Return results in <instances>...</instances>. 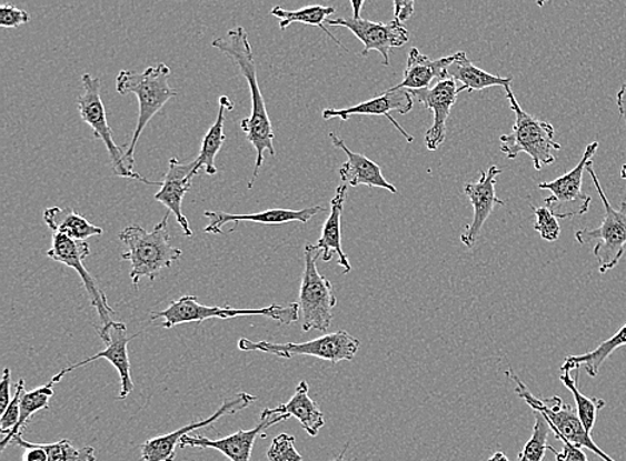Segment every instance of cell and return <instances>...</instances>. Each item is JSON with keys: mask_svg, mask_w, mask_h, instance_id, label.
Segmentation results:
<instances>
[{"mask_svg": "<svg viewBox=\"0 0 626 461\" xmlns=\"http://www.w3.org/2000/svg\"><path fill=\"white\" fill-rule=\"evenodd\" d=\"M348 450H349V444H346L341 453H339V455L336 459H332L331 461H346V452H348Z\"/></svg>", "mask_w": 626, "mask_h": 461, "instance_id": "obj_46", "label": "cell"}, {"mask_svg": "<svg viewBox=\"0 0 626 461\" xmlns=\"http://www.w3.org/2000/svg\"><path fill=\"white\" fill-rule=\"evenodd\" d=\"M11 445H21L26 449L23 461H49L48 453H46L41 444L30 443L22 437L16 438Z\"/></svg>", "mask_w": 626, "mask_h": 461, "instance_id": "obj_39", "label": "cell"}, {"mask_svg": "<svg viewBox=\"0 0 626 461\" xmlns=\"http://www.w3.org/2000/svg\"><path fill=\"white\" fill-rule=\"evenodd\" d=\"M82 86L83 93L78 98L79 116L95 131V137L101 139L105 143L116 176L137 179L145 184L161 186V183L149 182L148 179L139 176L138 172L130 170L128 163H126L125 153L121 147L115 142V137H112V131L108 123V113H106L101 97V79L92 77L91 73H85Z\"/></svg>", "mask_w": 626, "mask_h": 461, "instance_id": "obj_10", "label": "cell"}, {"mask_svg": "<svg viewBox=\"0 0 626 461\" xmlns=\"http://www.w3.org/2000/svg\"><path fill=\"white\" fill-rule=\"evenodd\" d=\"M265 415H289L296 418L301 423L302 429L309 437L316 438L319 430L325 425V417L319 405L309 397V384L306 380L299 382L295 395L288 403L276 407V409H265Z\"/></svg>", "mask_w": 626, "mask_h": 461, "instance_id": "obj_25", "label": "cell"}, {"mask_svg": "<svg viewBox=\"0 0 626 461\" xmlns=\"http://www.w3.org/2000/svg\"><path fill=\"white\" fill-rule=\"evenodd\" d=\"M126 330L128 329H126L123 323H117L111 330V342L106 345L105 350L97 352L96 355L82 360V362L71 364L68 369L57 373L56 377H52V382L57 384L61 382L68 373L82 369V367L96 362L98 359H105L115 367L119 373V378H121V393H119L118 398L121 400L128 398L132 390H135V383H132L131 379L128 345L132 339L138 337V333L129 337L128 333H126Z\"/></svg>", "mask_w": 626, "mask_h": 461, "instance_id": "obj_19", "label": "cell"}, {"mask_svg": "<svg viewBox=\"0 0 626 461\" xmlns=\"http://www.w3.org/2000/svg\"><path fill=\"white\" fill-rule=\"evenodd\" d=\"M257 400L256 397L250 395V393L239 392L237 395L228 402H223L219 409L212 413L208 419L201 420V422L190 423L189 425L182 427L176 432L168 433V435L158 437L148 440L141 447L142 461H175L177 458V447L181 444V440L189 435L190 432L205 429L215 424L218 419L226 415H235L239 411L248 409Z\"/></svg>", "mask_w": 626, "mask_h": 461, "instance_id": "obj_13", "label": "cell"}, {"mask_svg": "<svg viewBox=\"0 0 626 461\" xmlns=\"http://www.w3.org/2000/svg\"><path fill=\"white\" fill-rule=\"evenodd\" d=\"M171 69L168 64L158 63L148 67L143 72L122 70L117 77V91L119 96L135 93L138 98L139 116L135 132L128 151L125 152L126 163L135 171V152L139 138H141L146 126L161 111L166 103L178 96V92L169 84Z\"/></svg>", "mask_w": 626, "mask_h": 461, "instance_id": "obj_3", "label": "cell"}, {"mask_svg": "<svg viewBox=\"0 0 626 461\" xmlns=\"http://www.w3.org/2000/svg\"><path fill=\"white\" fill-rule=\"evenodd\" d=\"M503 170L497 166H490L488 172H479V179L475 183L465 186V196L468 197L473 206L471 223L466 226L461 235V242L468 249L475 247L484 229L486 220L491 216L495 207L505 206L504 200L496 196L497 177L501 176Z\"/></svg>", "mask_w": 626, "mask_h": 461, "instance_id": "obj_15", "label": "cell"}, {"mask_svg": "<svg viewBox=\"0 0 626 461\" xmlns=\"http://www.w3.org/2000/svg\"><path fill=\"white\" fill-rule=\"evenodd\" d=\"M41 447L48 453L49 461H97L95 447L77 449L68 439Z\"/></svg>", "mask_w": 626, "mask_h": 461, "instance_id": "obj_34", "label": "cell"}, {"mask_svg": "<svg viewBox=\"0 0 626 461\" xmlns=\"http://www.w3.org/2000/svg\"><path fill=\"white\" fill-rule=\"evenodd\" d=\"M24 391V379H19L16 395L12 398L8 410L2 413V419H0V432H2L4 437H8L10 432L14 431L19 422V417H21V399Z\"/></svg>", "mask_w": 626, "mask_h": 461, "instance_id": "obj_37", "label": "cell"}, {"mask_svg": "<svg viewBox=\"0 0 626 461\" xmlns=\"http://www.w3.org/2000/svg\"><path fill=\"white\" fill-rule=\"evenodd\" d=\"M488 461H509V459L506 458L504 452H496Z\"/></svg>", "mask_w": 626, "mask_h": 461, "instance_id": "obj_45", "label": "cell"}, {"mask_svg": "<svg viewBox=\"0 0 626 461\" xmlns=\"http://www.w3.org/2000/svg\"><path fill=\"white\" fill-rule=\"evenodd\" d=\"M348 184H339L335 198L331 199L330 213L322 227L321 237L318 243L312 245V250L322 255L324 262H330L332 253H337L338 263L342 267L345 273L351 271L348 257L342 250V231L341 219L346 197H348Z\"/></svg>", "mask_w": 626, "mask_h": 461, "instance_id": "obj_23", "label": "cell"}, {"mask_svg": "<svg viewBox=\"0 0 626 461\" xmlns=\"http://www.w3.org/2000/svg\"><path fill=\"white\" fill-rule=\"evenodd\" d=\"M329 138L332 146L341 149L346 157H348V162L344 163L341 169H339V177H341L342 183L350 187L364 184L370 187V189H384L391 193H397L396 186L389 183L384 177L381 167L372 162L368 157L352 152L336 133H329Z\"/></svg>", "mask_w": 626, "mask_h": 461, "instance_id": "obj_22", "label": "cell"}, {"mask_svg": "<svg viewBox=\"0 0 626 461\" xmlns=\"http://www.w3.org/2000/svg\"><path fill=\"white\" fill-rule=\"evenodd\" d=\"M46 255L54 260V262L70 267V269L78 273L79 278L82 279L86 291H88L91 305L95 307L99 319H101L102 325H109L115 322L112 317L116 315V311L111 309L108 297L99 289L96 280L92 279L83 264V259L90 255L88 240H74L62 235V233L52 232L51 249L46 252Z\"/></svg>", "mask_w": 626, "mask_h": 461, "instance_id": "obj_11", "label": "cell"}, {"mask_svg": "<svg viewBox=\"0 0 626 461\" xmlns=\"http://www.w3.org/2000/svg\"><path fill=\"white\" fill-rule=\"evenodd\" d=\"M30 13L18 9L14 4H3L0 7V27L2 29H17L30 22Z\"/></svg>", "mask_w": 626, "mask_h": 461, "instance_id": "obj_38", "label": "cell"}, {"mask_svg": "<svg viewBox=\"0 0 626 461\" xmlns=\"http://www.w3.org/2000/svg\"><path fill=\"white\" fill-rule=\"evenodd\" d=\"M326 24L341 26L350 30L364 44L362 56L366 57L376 50L381 53L385 66L390 63V50L403 47L409 40L408 30L396 19L389 23H379L355 17L336 18L326 20Z\"/></svg>", "mask_w": 626, "mask_h": 461, "instance_id": "obj_12", "label": "cell"}, {"mask_svg": "<svg viewBox=\"0 0 626 461\" xmlns=\"http://www.w3.org/2000/svg\"><path fill=\"white\" fill-rule=\"evenodd\" d=\"M409 92L426 109L435 113V122L425 133V144L429 151H436L445 142L446 132H448L446 123H448L451 107L457 102L458 93L463 92L461 86L458 87L456 80L449 77L438 80L429 89Z\"/></svg>", "mask_w": 626, "mask_h": 461, "instance_id": "obj_14", "label": "cell"}, {"mask_svg": "<svg viewBox=\"0 0 626 461\" xmlns=\"http://www.w3.org/2000/svg\"><path fill=\"white\" fill-rule=\"evenodd\" d=\"M351 9H352V17L361 18V11L365 3V0H350Z\"/></svg>", "mask_w": 626, "mask_h": 461, "instance_id": "obj_44", "label": "cell"}, {"mask_svg": "<svg viewBox=\"0 0 626 461\" xmlns=\"http://www.w3.org/2000/svg\"><path fill=\"white\" fill-rule=\"evenodd\" d=\"M626 345V324L618 330L615 335L605 340L595 350L584 353V355L568 357L562 365V371L584 370L590 378L598 375L599 369L608 360L613 352Z\"/></svg>", "mask_w": 626, "mask_h": 461, "instance_id": "obj_29", "label": "cell"}, {"mask_svg": "<svg viewBox=\"0 0 626 461\" xmlns=\"http://www.w3.org/2000/svg\"><path fill=\"white\" fill-rule=\"evenodd\" d=\"M215 49L225 53L232 62L238 66L246 82H248L251 97V113L241 122V129L257 152L255 172H252L248 189L252 186L261 171L265 160V152H269L271 157H276L275 149V131H272L271 120L268 109H266L265 99L259 89L257 78V66L255 52H252L249 42V33L244 27L238 26L226 33L225 38L212 40Z\"/></svg>", "mask_w": 626, "mask_h": 461, "instance_id": "obj_1", "label": "cell"}, {"mask_svg": "<svg viewBox=\"0 0 626 461\" xmlns=\"http://www.w3.org/2000/svg\"><path fill=\"white\" fill-rule=\"evenodd\" d=\"M195 176V162L181 163L177 158L169 160V170L166 172L161 189L156 193L157 202L168 207V210L176 217L177 223L186 237H192L189 220L183 216L182 202L186 193L191 189V180Z\"/></svg>", "mask_w": 626, "mask_h": 461, "instance_id": "obj_20", "label": "cell"}, {"mask_svg": "<svg viewBox=\"0 0 626 461\" xmlns=\"http://www.w3.org/2000/svg\"><path fill=\"white\" fill-rule=\"evenodd\" d=\"M448 76L461 83L463 91H483L489 87H508L511 84V78H501L491 76V73L478 69L473 64L465 51L456 52L455 62L449 66Z\"/></svg>", "mask_w": 626, "mask_h": 461, "instance_id": "obj_28", "label": "cell"}, {"mask_svg": "<svg viewBox=\"0 0 626 461\" xmlns=\"http://www.w3.org/2000/svg\"><path fill=\"white\" fill-rule=\"evenodd\" d=\"M395 3V18L398 22H405L415 13L416 0H393Z\"/></svg>", "mask_w": 626, "mask_h": 461, "instance_id": "obj_41", "label": "cell"}, {"mask_svg": "<svg viewBox=\"0 0 626 461\" xmlns=\"http://www.w3.org/2000/svg\"><path fill=\"white\" fill-rule=\"evenodd\" d=\"M533 415H535V427H533L531 438L519 452L518 461H543L546 451L550 449L548 438L552 430L548 422L539 411H533Z\"/></svg>", "mask_w": 626, "mask_h": 461, "instance_id": "obj_33", "label": "cell"}, {"mask_svg": "<svg viewBox=\"0 0 626 461\" xmlns=\"http://www.w3.org/2000/svg\"><path fill=\"white\" fill-rule=\"evenodd\" d=\"M336 7H324L318 4L306 6L304 9L296 11L285 10L281 6H276L275 9L271 10V16L279 20V29L282 31L288 29V27L292 23L316 26L318 29L324 30L326 36H328L331 40H335L342 50L348 51L346 50V47L325 27L326 20L330 19L332 13H336Z\"/></svg>", "mask_w": 626, "mask_h": 461, "instance_id": "obj_30", "label": "cell"}, {"mask_svg": "<svg viewBox=\"0 0 626 461\" xmlns=\"http://www.w3.org/2000/svg\"><path fill=\"white\" fill-rule=\"evenodd\" d=\"M10 385H11V371L9 369H4L3 377H2V384H0V413H3L8 410V407L11 403V395H10Z\"/></svg>", "mask_w": 626, "mask_h": 461, "instance_id": "obj_42", "label": "cell"}, {"mask_svg": "<svg viewBox=\"0 0 626 461\" xmlns=\"http://www.w3.org/2000/svg\"><path fill=\"white\" fill-rule=\"evenodd\" d=\"M44 223L52 232L62 233L74 240H88L91 237L102 235L101 227L91 224L81 213L66 207H51L43 213Z\"/></svg>", "mask_w": 626, "mask_h": 461, "instance_id": "obj_27", "label": "cell"}, {"mask_svg": "<svg viewBox=\"0 0 626 461\" xmlns=\"http://www.w3.org/2000/svg\"><path fill=\"white\" fill-rule=\"evenodd\" d=\"M559 380H562L566 389L572 392L573 398H575L576 410L586 432L592 433L593 427L596 424L597 413L606 405L605 400L585 397L584 393L578 390V371L576 378H572L570 371H563Z\"/></svg>", "mask_w": 626, "mask_h": 461, "instance_id": "obj_32", "label": "cell"}, {"mask_svg": "<svg viewBox=\"0 0 626 461\" xmlns=\"http://www.w3.org/2000/svg\"><path fill=\"white\" fill-rule=\"evenodd\" d=\"M288 419H290L289 415L269 417L261 413V423H259L256 429L249 431L241 430L232 433L230 437L217 440L198 435L191 437L189 433V435H186L181 440L179 447H181V449H185V447H195V449L216 450L231 461H250L256 439L259 435L266 438L265 432L268 431L270 427L286 422Z\"/></svg>", "mask_w": 626, "mask_h": 461, "instance_id": "obj_17", "label": "cell"}, {"mask_svg": "<svg viewBox=\"0 0 626 461\" xmlns=\"http://www.w3.org/2000/svg\"><path fill=\"white\" fill-rule=\"evenodd\" d=\"M586 171H588L598 196L602 198L605 216L602 226L597 227V229L578 230L576 232V240L583 245L597 242L595 249H593V255L597 259L599 272L606 273L615 269L624 257L626 245V200L622 202L619 209H615L609 203L608 198H606L597 173L593 169V160H589L588 164H586Z\"/></svg>", "mask_w": 626, "mask_h": 461, "instance_id": "obj_6", "label": "cell"}, {"mask_svg": "<svg viewBox=\"0 0 626 461\" xmlns=\"http://www.w3.org/2000/svg\"><path fill=\"white\" fill-rule=\"evenodd\" d=\"M319 257L321 255L312 250L311 244H306L305 270L298 300L304 332L312 330L328 332L332 322V310L337 305V298L329 279L317 269Z\"/></svg>", "mask_w": 626, "mask_h": 461, "instance_id": "obj_8", "label": "cell"}, {"mask_svg": "<svg viewBox=\"0 0 626 461\" xmlns=\"http://www.w3.org/2000/svg\"><path fill=\"white\" fill-rule=\"evenodd\" d=\"M238 349L246 352L258 351L270 353L278 358L291 359L292 357H312L317 359L328 360L332 364L348 360L351 362L356 358L361 342L349 332L337 331L328 333L321 338L310 340L305 343H270V342H251V340L242 338L238 340Z\"/></svg>", "mask_w": 626, "mask_h": 461, "instance_id": "obj_9", "label": "cell"}, {"mask_svg": "<svg viewBox=\"0 0 626 461\" xmlns=\"http://www.w3.org/2000/svg\"><path fill=\"white\" fill-rule=\"evenodd\" d=\"M622 178L626 180V164L623 166Z\"/></svg>", "mask_w": 626, "mask_h": 461, "instance_id": "obj_48", "label": "cell"}, {"mask_svg": "<svg viewBox=\"0 0 626 461\" xmlns=\"http://www.w3.org/2000/svg\"><path fill=\"white\" fill-rule=\"evenodd\" d=\"M239 317H265L276 320L279 324L288 325L296 323L299 319V304L289 305L271 304L259 310H236L226 305L225 309L217 305H203L198 302L197 297L185 295L171 302L168 309L152 312L150 319H163L165 329H175L179 324L202 323L209 319H231Z\"/></svg>", "mask_w": 626, "mask_h": 461, "instance_id": "obj_5", "label": "cell"}, {"mask_svg": "<svg viewBox=\"0 0 626 461\" xmlns=\"http://www.w3.org/2000/svg\"><path fill=\"white\" fill-rule=\"evenodd\" d=\"M456 53L441 59H430L419 52L416 47L409 52L408 64H406L405 76L401 83L395 86L396 89L409 91L429 89L435 80L449 78V66L455 62Z\"/></svg>", "mask_w": 626, "mask_h": 461, "instance_id": "obj_24", "label": "cell"}, {"mask_svg": "<svg viewBox=\"0 0 626 461\" xmlns=\"http://www.w3.org/2000/svg\"><path fill=\"white\" fill-rule=\"evenodd\" d=\"M549 451L555 453L556 461H588L583 449L568 442L563 443L562 452H557L553 447H550Z\"/></svg>", "mask_w": 626, "mask_h": 461, "instance_id": "obj_40", "label": "cell"}, {"mask_svg": "<svg viewBox=\"0 0 626 461\" xmlns=\"http://www.w3.org/2000/svg\"><path fill=\"white\" fill-rule=\"evenodd\" d=\"M169 217L170 212L166 213L150 232L141 226H129L119 233V240L128 247L121 259L131 264L130 278L136 289L143 278L155 282L159 272L170 269L183 255L182 250L171 244Z\"/></svg>", "mask_w": 626, "mask_h": 461, "instance_id": "obj_2", "label": "cell"}, {"mask_svg": "<svg viewBox=\"0 0 626 461\" xmlns=\"http://www.w3.org/2000/svg\"><path fill=\"white\" fill-rule=\"evenodd\" d=\"M617 107L619 111V117L624 119L625 130H626V82L622 86V89L617 92Z\"/></svg>", "mask_w": 626, "mask_h": 461, "instance_id": "obj_43", "label": "cell"}, {"mask_svg": "<svg viewBox=\"0 0 626 461\" xmlns=\"http://www.w3.org/2000/svg\"><path fill=\"white\" fill-rule=\"evenodd\" d=\"M235 110V103L228 97L219 98V111L216 122L212 123L209 131L202 140L201 151L195 160V176L198 177L203 170L206 176H217L216 158L218 152L221 151L226 140L225 127V112Z\"/></svg>", "mask_w": 626, "mask_h": 461, "instance_id": "obj_26", "label": "cell"}, {"mask_svg": "<svg viewBox=\"0 0 626 461\" xmlns=\"http://www.w3.org/2000/svg\"><path fill=\"white\" fill-rule=\"evenodd\" d=\"M548 2H550V0H536L538 7H544V4Z\"/></svg>", "mask_w": 626, "mask_h": 461, "instance_id": "obj_47", "label": "cell"}, {"mask_svg": "<svg viewBox=\"0 0 626 461\" xmlns=\"http://www.w3.org/2000/svg\"><path fill=\"white\" fill-rule=\"evenodd\" d=\"M296 438L281 433V435L272 439L268 451L270 461H302L301 453L296 450Z\"/></svg>", "mask_w": 626, "mask_h": 461, "instance_id": "obj_36", "label": "cell"}, {"mask_svg": "<svg viewBox=\"0 0 626 461\" xmlns=\"http://www.w3.org/2000/svg\"><path fill=\"white\" fill-rule=\"evenodd\" d=\"M322 211L324 207L321 206L309 207V209L304 210L272 209L262 212L249 213V216H244V213L242 216H235V213L221 211H206L203 217L208 218L210 223L205 227L203 231L206 233H212V235H219V233L222 232L225 224L235 223L237 227L241 222L271 226L291 222L308 223L309 220Z\"/></svg>", "mask_w": 626, "mask_h": 461, "instance_id": "obj_21", "label": "cell"}, {"mask_svg": "<svg viewBox=\"0 0 626 461\" xmlns=\"http://www.w3.org/2000/svg\"><path fill=\"white\" fill-rule=\"evenodd\" d=\"M54 382L50 380L48 384L38 387V389L32 391H24L21 399V417H19V422L14 431L10 432L8 437H4L2 443H0V451H4L9 445L14 442V439L22 437V433L28 427L30 419L36 415L37 412L49 410L50 399L56 395Z\"/></svg>", "mask_w": 626, "mask_h": 461, "instance_id": "obj_31", "label": "cell"}, {"mask_svg": "<svg viewBox=\"0 0 626 461\" xmlns=\"http://www.w3.org/2000/svg\"><path fill=\"white\" fill-rule=\"evenodd\" d=\"M535 210V230L539 233L546 242H556V240L562 235V227H559L558 218L555 212H553L549 207H536Z\"/></svg>", "mask_w": 626, "mask_h": 461, "instance_id": "obj_35", "label": "cell"}, {"mask_svg": "<svg viewBox=\"0 0 626 461\" xmlns=\"http://www.w3.org/2000/svg\"><path fill=\"white\" fill-rule=\"evenodd\" d=\"M505 90L510 109L516 113V122L508 136L499 138L501 151L508 159H516L521 152L528 153L535 169L541 171L544 166L556 162L553 152L562 150V144L555 139V127L524 111L510 86L505 87Z\"/></svg>", "mask_w": 626, "mask_h": 461, "instance_id": "obj_4", "label": "cell"}, {"mask_svg": "<svg viewBox=\"0 0 626 461\" xmlns=\"http://www.w3.org/2000/svg\"><path fill=\"white\" fill-rule=\"evenodd\" d=\"M598 142L586 146L584 156L579 160L575 169L566 172L565 176L538 184L539 190H548L552 192L550 198L545 199V206L558 216L563 207L577 203L579 210L584 213L589 211L592 198L583 191V178L586 164L596 156Z\"/></svg>", "mask_w": 626, "mask_h": 461, "instance_id": "obj_18", "label": "cell"}, {"mask_svg": "<svg viewBox=\"0 0 626 461\" xmlns=\"http://www.w3.org/2000/svg\"><path fill=\"white\" fill-rule=\"evenodd\" d=\"M506 377L510 378L516 384L517 397L525 400V403L533 411H539L548 422L550 430L562 443H570L579 447V449L589 450L604 461H616L599 449L593 442L590 433L586 432L585 427L579 419L577 410L570 404H566L562 398L553 397L548 399H537L529 391L521 380L515 373L506 371Z\"/></svg>", "mask_w": 626, "mask_h": 461, "instance_id": "obj_7", "label": "cell"}, {"mask_svg": "<svg viewBox=\"0 0 626 461\" xmlns=\"http://www.w3.org/2000/svg\"><path fill=\"white\" fill-rule=\"evenodd\" d=\"M413 107H415V98H413L409 90L391 87V89L385 91L382 96L348 107V109L325 110L322 112V117L326 120L339 118L344 120V122L356 116L385 117L393 126H395V129L401 133V136L406 139V142L413 143L415 142V138L409 136V133L398 124L397 120L390 116L391 111H397L401 113V116H406V113H409L413 110Z\"/></svg>", "mask_w": 626, "mask_h": 461, "instance_id": "obj_16", "label": "cell"}]
</instances>
